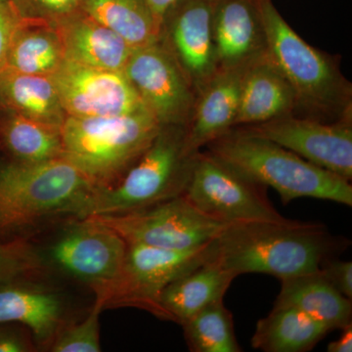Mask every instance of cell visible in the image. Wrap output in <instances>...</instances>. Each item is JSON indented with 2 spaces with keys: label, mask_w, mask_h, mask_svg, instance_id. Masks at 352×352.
<instances>
[{
  "label": "cell",
  "mask_w": 352,
  "mask_h": 352,
  "mask_svg": "<svg viewBox=\"0 0 352 352\" xmlns=\"http://www.w3.org/2000/svg\"><path fill=\"white\" fill-rule=\"evenodd\" d=\"M325 226L287 219L228 224L210 242L208 261L237 276L263 273L280 280L320 270L346 244Z\"/></svg>",
  "instance_id": "cell-1"
},
{
  "label": "cell",
  "mask_w": 352,
  "mask_h": 352,
  "mask_svg": "<svg viewBox=\"0 0 352 352\" xmlns=\"http://www.w3.org/2000/svg\"><path fill=\"white\" fill-rule=\"evenodd\" d=\"M268 58L293 90V116L325 122H352V85L332 55L308 44L272 0H258Z\"/></svg>",
  "instance_id": "cell-2"
},
{
  "label": "cell",
  "mask_w": 352,
  "mask_h": 352,
  "mask_svg": "<svg viewBox=\"0 0 352 352\" xmlns=\"http://www.w3.org/2000/svg\"><path fill=\"white\" fill-rule=\"evenodd\" d=\"M204 149L252 182L274 189L284 205L314 198L352 207L349 180L242 127H232Z\"/></svg>",
  "instance_id": "cell-3"
},
{
  "label": "cell",
  "mask_w": 352,
  "mask_h": 352,
  "mask_svg": "<svg viewBox=\"0 0 352 352\" xmlns=\"http://www.w3.org/2000/svg\"><path fill=\"white\" fill-rule=\"evenodd\" d=\"M96 186L64 157L0 164V237L53 214L76 215Z\"/></svg>",
  "instance_id": "cell-4"
},
{
  "label": "cell",
  "mask_w": 352,
  "mask_h": 352,
  "mask_svg": "<svg viewBox=\"0 0 352 352\" xmlns=\"http://www.w3.org/2000/svg\"><path fill=\"white\" fill-rule=\"evenodd\" d=\"M198 153L187 149L186 126H162L126 175L111 186L95 189L76 217L124 214L182 196Z\"/></svg>",
  "instance_id": "cell-5"
},
{
  "label": "cell",
  "mask_w": 352,
  "mask_h": 352,
  "mask_svg": "<svg viewBox=\"0 0 352 352\" xmlns=\"http://www.w3.org/2000/svg\"><path fill=\"white\" fill-rule=\"evenodd\" d=\"M161 126L147 109L113 117L67 116L61 127L62 157L96 188L109 187L142 157Z\"/></svg>",
  "instance_id": "cell-6"
},
{
  "label": "cell",
  "mask_w": 352,
  "mask_h": 352,
  "mask_svg": "<svg viewBox=\"0 0 352 352\" xmlns=\"http://www.w3.org/2000/svg\"><path fill=\"white\" fill-rule=\"evenodd\" d=\"M210 259V243L189 250L127 245L120 274L110 283L95 287L104 305H132L166 318L160 296L168 285Z\"/></svg>",
  "instance_id": "cell-7"
},
{
  "label": "cell",
  "mask_w": 352,
  "mask_h": 352,
  "mask_svg": "<svg viewBox=\"0 0 352 352\" xmlns=\"http://www.w3.org/2000/svg\"><path fill=\"white\" fill-rule=\"evenodd\" d=\"M267 187L252 182L208 151L197 154L185 193L204 214L220 223L284 221L267 197Z\"/></svg>",
  "instance_id": "cell-8"
},
{
  "label": "cell",
  "mask_w": 352,
  "mask_h": 352,
  "mask_svg": "<svg viewBox=\"0 0 352 352\" xmlns=\"http://www.w3.org/2000/svg\"><path fill=\"white\" fill-rule=\"evenodd\" d=\"M89 219L113 229L127 245L170 250L208 244L226 226L204 214L184 195L133 212Z\"/></svg>",
  "instance_id": "cell-9"
},
{
  "label": "cell",
  "mask_w": 352,
  "mask_h": 352,
  "mask_svg": "<svg viewBox=\"0 0 352 352\" xmlns=\"http://www.w3.org/2000/svg\"><path fill=\"white\" fill-rule=\"evenodd\" d=\"M124 73L161 126L188 124L196 91L161 41L134 48Z\"/></svg>",
  "instance_id": "cell-10"
},
{
  "label": "cell",
  "mask_w": 352,
  "mask_h": 352,
  "mask_svg": "<svg viewBox=\"0 0 352 352\" xmlns=\"http://www.w3.org/2000/svg\"><path fill=\"white\" fill-rule=\"evenodd\" d=\"M237 127L351 180L352 122H325L289 115L263 124Z\"/></svg>",
  "instance_id": "cell-11"
},
{
  "label": "cell",
  "mask_w": 352,
  "mask_h": 352,
  "mask_svg": "<svg viewBox=\"0 0 352 352\" xmlns=\"http://www.w3.org/2000/svg\"><path fill=\"white\" fill-rule=\"evenodd\" d=\"M52 78L67 116L113 117L147 109L124 71L65 59Z\"/></svg>",
  "instance_id": "cell-12"
},
{
  "label": "cell",
  "mask_w": 352,
  "mask_h": 352,
  "mask_svg": "<svg viewBox=\"0 0 352 352\" xmlns=\"http://www.w3.org/2000/svg\"><path fill=\"white\" fill-rule=\"evenodd\" d=\"M217 0H176L164 15L160 41L166 48L196 94L219 71L212 15Z\"/></svg>",
  "instance_id": "cell-13"
},
{
  "label": "cell",
  "mask_w": 352,
  "mask_h": 352,
  "mask_svg": "<svg viewBox=\"0 0 352 352\" xmlns=\"http://www.w3.org/2000/svg\"><path fill=\"white\" fill-rule=\"evenodd\" d=\"M126 252V241L119 234L88 217L53 245L51 256L60 267L95 288L117 278Z\"/></svg>",
  "instance_id": "cell-14"
},
{
  "label": "cell",
  "mask_w": 352,
  "mask_h": 352,
  "mask_svg": "<svg viewBox=\"0 0 352 352\" xmlns=\"http://www.w3.org/2000/svg\"><path fill=\"white\" fill-rule=\"evenodd\" d=\"M212 36L219 69L245 68L266 55L258 0H217Z\"/></svg>",
  "instance_id": "cell-15"
},
{
  "label": "cell",
  "mask_w": 352,
  "mask_h": 352,
  "mask_svg": "<svg viewBox=\"0 0 352 352\" xmlns=\"http://www.w3.org/2000/svg\"><path fill=\"white\" fill-rule=\"evenodd\" d=\"M245 69H219L197 94L186 126V146L190 152H200L234 127Z\"/></svg>",
  "instance_id": "cell-16"
},
{
  "label": "cell",
  "mask_w": 352,
  "mask_h": 352,
  "mask_svg": "<svg viewBox=\"0 0 352 352\" xmlns=\"http://www.w3.org/2000/svg\"><path fill=\"white\" fill-rule=\"evenodd\" d=\"M294 111L293 90L267 54L245 67L234 127L263 124Z\"/></svg>",
  "instance_id": "cell-17"
},
{
  "label": "cell",
  "mask_w": 352,
  "mask_h": 352,
  "mask_svg": "<svg viewBox=\"0 0 352 352\" xmlns=\"http://www.w3.org/2000/svg\"><path fill=\"white\" fill-rule=\"evenodd\" d=\"M65 50V59L94 68L124 71L132 48L112 30L82 10L54 22Z\"/></svg>",
  "instance_id": "cell-18"
},
{
  "label": "cell",
  "mask_w": 352,
  "mask_h": 352,
  "mask_svg": "<svg viewBox=\"0 0 352 352\" xmlns=\"http://www.w3.org/2000/svg\"><path fill=\"white\" fill-rule=\"evenodd\" d=\"M274 307L295 308L331 331L351 325V300L340 294L320 270L281 280Z\"/></svg>",
  "instance_id": "cell-19"
},
{
  "label": "cell",
  "mask_w": 352,
  "mask_h": 352,
  "mask_svg": "<svg viewBox=\"0 0 352 352\" xmlns=\"http://www.w3.org/2000/svg\"><path fill=\"white\" fill-rule=\"evenodd\" d=\"M235 273L214 263H204L164 288L160 305L166 319L182 324L212 303L223 300Z\"/></svg>",
  "instance_id": "cell-20"
},
{
  "label": "cell",
  "mask_w": 352,
  "mask_h": 352,
  "mask_svg": "<svg viewBox=\"0 0 352 352\" xmlns=\"http://www.w3.org/2000/svg\"><path fill=\"white\" fill-rule=\"evenodd\" d=\"M0 109L60 129L67 118L52 76L29 75L9 67L0 71Z\"/></svg>",
  "instance_id": "cell-21"
},
{
  "label": "cell",
  "mask_w": 352,
  "mask_h": 352,
  "mask_svg": "<svg viewBox=\"0 0 352 352\" xmlns=\"http://www.w3.org/2000/svg\"><path fill=\"white\" fill-rule=\"evenodd\" d=\"M63 307L59 296L17 281L0 284V324H22L41 342L56 336Z\"/></svg>",
  "instance_id": "cell-22"
},
{
  "label": "cell",
  "mask_w": 352,
  "mask_h": 352,
  "mask_svg": "<svg viewBox=\"0 0 352 352\" xmlns=\"http://www.w3.org/2000/svg\"><path fill=\"white\" fill-rule=\"evenodd\" d=\"M64 61L63 41L56 24L22 18L9 44L6 67L29 75L53 76Z\"/></svg>",
  "instance_id": "cell-23"
},
{
  "label": "cell",
  "mask_w": 352,
  "mask_h": 352,
  "mask_svg": "<svg viewBox=\"0 0 352 352\" xmlns=\"http://www.w3.org/2000/svg\"><path fill=\"white\" fill-rule=\"evenodd\" d=\"M331 329L302 311L273 307L256 324L252 346L264 352H305L323 340Z\"/></svg>",
  "instance_id": "cell-24"
},
{
  "label": "cell",
  "mask_w": 352,
  "mask_h": 352,
  "mask_svg": "<svg viewBox=\"0 0 352 352\" xmlns=\"http://www.w3.org/2000/svg\"><path fill=\"white\" fill-rule=\"evenodd\" d=\"M0 148L23 163L56 159L63 155L61 129L0 109Z\"/></svg>",
  "instance_id": "cell-25"
},
{
  "label": "cell",
  "mask_w": 352,
  "mask_h": 352,
  "mask_svg": "<svg viewBox=\"0 0 352 352\" xmlns=\"http://www.w3.org/2000/svg\"><path fill=\"white\" fill-rule=\"evenodd\" d=\"M80 10L119 34L132 48L160 41L161 28L146 0H80Z\"/></svg>",
  "instance_id": "cell-26"
},
{
  "label": "cell",
  "mask_w": 352,
  "mask_h": 352,
  "mask_svg": "<svg viewBox=\"0 0 352 352\" xmlns=\"http://www.w3.org/2000/svg\"><path fill=\"white\" fill-rule=\"evenodd\" d=\"M182 326L191 351H242L236 339L232 314L223 300L208 305Z\"/></svg>",
  "instance_id": "cell-27"
},
{
  "label": "cell",
  "mask_w": 352,
  "mask_h": 352,
  "mask_svg": "<svg viewBox=\"0 0 352 352\" xmlns=\"http://www.w3.org/2000/svg\"><path fill=\"white\" fill-rule=\"evenodd\" d=\"M105 305L100 296L85 320L69 326L58 335L51 351L54 352H99L101 351L99 316Z\"/></svg>",
  "instance_id": "cell-28"
},
{
  "label": "cell",
  "mask_w": 352,
  "mask_h": 352,
  "mask_svg": "<svg viewBox=\"0 0 352 352\" xmlns=\"http://www.w3.org/2000/svg\"><path fill=\"white\" fill-rule=\"evenodd\" d=\"M41 259L25 239L0 242V284L17 281L41 268Z\"/></svg>",
  "instance_id": "cell-29"
},
{
  "label": "cell",
  "mask_w": 352,
  "mask_h": 352,
  "mask_svg": "<svg viewBox=\"0 0 352 352\" xmlns=\"http://www.w3.org/2000/svg\"><path fill=\"white\" fill-rule=\"evenodd\" d=\"M22 18H38L56 22L80 10V0H13Z\"/></svg>",
  "instance_id": "cell-30"
},
{
  "label": "cell",
  "mask_w": 352,
  "mask_h": 352,
  "mask_svg": "<svg viewBox=\"0 0 352 352\" xmlns=\"http://www.w3.org/2000/svg\"><path fill=\"white\" fill-rule=\"evenodd\" d=\"M320 271L331 284L347 298H352V263L333 258L321 264Z\"/></svg>",
  "instance_id": "cell-31"
},
{
  "label": "cell",
  "mask_w": 352,
  "mask_h": 352,
  "mask_svg": "<svg viewBox=\"0 0 352 352\" xmlns=\"http://www.w3.org/2000/svg\"><path fill=\"white\" fill-rule=\"evenodd\" d=\"M21 19L12 7L0 4V71L6 67L9 44Z\"/></svg>",
  "instance_id": "cell-32"
},
{
  "label": "cell",
  "mask_w": 352,
  "mask_h": 352,
  "mask_svg": "<svg viewBox=\"0 0 352 352\" xmlns=\"http://www.w3.org/2000/svg\"><path fill=\"white\" fill-rule=\"evenodd\" d=\"M32 351L31 342L17 329L0 324V352H28Z\"/></svg>",
  "instance_id": "cell-33"
},
{
  "label": "cell",
  "mask_w": 352,
  "mask_h": 352,
  "mask_svg": "<svg viewBox=\"0 0 352 352\" xmlns=\"http://www.w3.org/2000/svg\"><path fill=\"white\" fill-rule=\"evenodd\" d=\"M342 333L339 339L330 342L327 346L328 352L352 351V324L342 329Z\"/></svg>",
  "instance_id": "cell-34"
},
{
  "label": "cell",
  "mask_w": 352,
  "mask_h": 352,
  "mask_svg": "<svg viewBox=\"0 0 352 352\" xmlns=\"http://www.w3.org/2000/svg\"><path fill=\"white\" fill-rule=\"evenodd\" d=\"M146 1L149 4L150 8L154 14L155 19L161 28L164 15L168 12V9L175 3L176 0H146Z\"/></svg>",
  "instance_id": "cell-35"
},
{
  "label": "cell",
  "mask_w": 352,
  "mask_h": 352,
  "mask_svg": "<svg viewBox=\"0 0 352 352\" xmlns=\"http://www.w3.org/2000/svg\"><path fill=\"white\" fill-rule=\"evenodd\" d=\"M0 4H3V6H10V7H12L13 9H15V8H14V6H13V0H0ZM16 12H17V11H16Z\"/></svg>",
  "instance_id": "cell-36"
}]
</instances>
